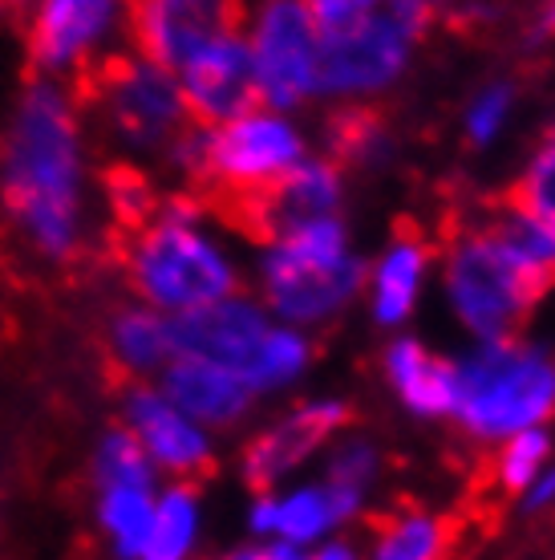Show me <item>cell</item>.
Wrapping results in <instances>:
<instances>
[{
  "mask_svg": "<svg viewBox=\"0 0 555 560\" xmlns=\"http://www.w3.org/2000/svg\"><path fill=\"white\" fill-rule=\"evenodd\" d=\"M0 224L16 256L61 268L66 284L110 277L97 244L82 240V135L70 98L49 82L21 94L0 130Z\"/></svg>",
  "mask_w": 555,
  "mask_h": 560,
  "instance_id": "obj_1",
  "label": "cell"
},
{
  "mask_svg": "<svg viewBox=\"0 0 555 560\" xmlns=\"http://www.w3.org/2000/svg\"><path fill=\"white\" fill-rule=\"evenodd\" d=\"M194 215H199L194 199L170 191L163 220H154L146 232L102 256L106 272L122 277L126 289L142 296L146 305L170 308V313H187V308L236 296V268L194 228Z\"/></svg>",
  "mask_w": 555,
  "mask_h": 560,
  "instance_id": "obj_2",
  "label": "cell"
},
{
  "mask_svg": "<svg viewBox=\"0 0 555 560\" xmlns=\"http://www.w3.org/2000/svg\"><path fill=\"white\" fill-rule=\"evenodd\" d=\"M66 98L82 118L94 122L97 139H110L118 147H170L191 127L175 73L134 54L78 57Z\"/></svg>",
  "mask_w": 555,
  "mask_h": 560,
  "instance_id": "obj_3",
  "label": "cell"
},
{
  "mask_svg": "<svg viewBox=\"0 0 555 560\" xmlns=\"http://www.w3.org/2000/svg\"><path fill=\"white\" fill-rule=\"evenodd\" d=\"M555 410V362L540 346L479 341L454 362V419L479 443H503Z\"/></svg>",
  "mask_w": 555,
  "mask_h": 560,
  "instance_id": "obj_4",
  "label": "cell"
},
{
  "mask_svg": "<svg viewBox=\"0 0 555 560\" xmlns=\"http://www.w3.org/2000/svg\"><path fill=\"white\" fill-rule=\"evenodd\" d=\"M268 308L296 325L329 322L365 284V265L349 253L336 215L312 220L272 244L260 268Z\"/></svg>",
  "mask_w": 555,
  "mask_h": 560,
  "instance_id": "obj_5",
  "label": "cell"
},
{
  "mask_svg": "<svg viewBox=\"0 0 555 560\" xmlns=\"http://www.w3.org/2000/svg\"><path fill=\"white\" fill-rule=\"evenodd\" d=\"M434 0H386L362 21L320 33L317 94L369 98L398 82L417 37L430 28Z\"/></svg>",
  "mask_w": 555,
  "mask_h": 560,
  "instance_id": "obj_6",
  "label": "cell"
},
{
  "mask_svg": "<svg viewBox=\"0 0 555 560\" xmlns=\"http://www.w3.org/2000/svg\"><path fill=\"white\" fill-rule=\"evenodd\" d=\"M446 301L479 341H507L519 334L543 296L535 280L515 265L499 240L474 224H454L446 240Z\"/></svg>",
  "mask_w": 555,
  "mask_h": 560,
  "instance_id": "obj_7",
  "label": "cell"
},
{
  "mask_svg": "<svg viewBox=\"0 0 555 560\" xmlns=\"http://www.w3.org/2000/svg\"><path fill=\"white\" fill-rule=\"evenodd\" d=\"M248 0H122L126 42L142 61L179 73L208 45L239 37Z\"/></svg>",
  "mask_w": 555,
  "mask_h": 560,
  "instance_id": "obj_8",
  "label": "cell"
},
{
  "mask_svg": "<svg viewBox=\"0 0 555 560\" xmlns=\"http://www.w3.org/2000/svg\"><path fill=\"white\" fill-rule=\"evenodd\" d=\"M305 159V139L288 118L272 110L239 114L223 127H211L203 139V171L182 191L203 187H256L284 175Z\"/></svg>",
  "mask_w": 555,
  "mask_h": 560,
  "instance_id": "obj_9",
  "label": "cell"
},
{
  "mask_svg": "<svg viewBox=\"0 0 555 560\" xmlns=\"http://www.w3.org/2000/svg\"><path fill=\"white\" fill-rule=\"evenodd\" d=\"M248 45L264 106L292 110L317 94L320 28L312 25L305 0H260Z\"/></svg>",
  "mask_w": 555,
  "mask_h": 560,
  "instance_id": "obj_10",
  "label": "cell"
},
{
  "mask_svg": "<svg viewBox=\"0 0 555 560\" xmlns=\"http://www.w3.org/2000/svg\"><path fill=\"white\" fill-rule=\"evenodd\" d=\"M268 313L248 296H227L215 305L187 308L167 322L170 358H203L232 374H248L268 337Z\"/></svg>",
  "mask_w": 555,
  "mask_h": 560,
  "instance_id": "obj_11",
  "label": "cell"
},
{
  "mask_svg": "<svg viewBox=\"0 0 555 560\" xmlns=\"http://www.w3.org/2000/svg\"><path fill=\"white\" fill-rule=\"evenodd\" d=\"M179 73L182 110H187L194 127H223V122H232L239 114H251L264 106L260 82H256L251 45L244 37H227V42L208 45Z\"/></svg>",
  "mask_w": 555,
  "mask_h": 560,
  "instance_id": "obj_12",
  "label": "cell"
},
{
  "mask_svg": "<svg viewBox=\"0 0 555 560\" xmlns=\"http://www.w3.org/2000/svg\"><path fill=\"white\" fill-rule=\"evenodd\" d=\"M122 402L126 427L139 434V443L154 463H163V471H170L187 488H199L203 479L215 476V455H211L203 431L191 427L187 415H179L154 386H146V382L130 386L122 394Z\"/></svg>",
  "mask_w": 555,
  "mask_h": 560,
  "instance_id": "obj_13",
  "label": "cell"
},
{
  "mask_svg": "<svg viewBox=\"0 0 555 560\" xmlns=\"http://www.w3.org/2000/svg\"><path fill=\"white\" fill-rule=\"evenodd\" d=\"M345 422H349L345 402H305V407H296L280 422H272L244 451V479H248V488L268 495V488L280 476H288L292 467H300Z\"/></svg>",
  "mask_w": 555,
  "mask_h": 560,
  "instance_id": "obj_14",
  "label": "cell"
},
{
  "mask_svg": "<svg viewBox=\"0 0 555 560\" xmlns=\"http://www.w3.org/2000/svg\"><path fill=\"white\" fill-rule=\"evenodd\" d=\"M118 0H42L25 28L28 73H45L54 66L78 61L110 25Z\"/></svg>",
  "mask_w": 555,
  "mask_h": 560,
  "instance_id": "obj_15",
  "label": "cell"
},
{
  "mask_svg": "<svg viewBox=\"0 0 555 560\" xmlns=\"http://www.w3.org/2000/svg\"><path fill=\"white\" fill-rule=\"evenodd\" d=\"M251 386L239 374L203 358H170L163 370V398L194 422L227 427L251 407Z\"/></svg>",
  "mask_w": 555,
  "mask_h": 560,
  "instance_id": "obj_16",
  "label": "cell"
},
{
  "mask_svg": "<svg viewBox=\"0 0 555 560\" xmlns=\"http://www.w3.org/2000/svg\"><path fill=\"white\" fill-rule=\"evenodd\" d=\"M386 374L402 402L422 419H442L454 410V362L430 353L422 341L402 337L386 353Z\"/></svg>",
  "mask_w": 555,
  "mask_h": 560,
  "instance_id": "obj_17",
  "label": "cell"
},
{
  "mask_svg": "<svg viewBox=\"0 0 555 560\" xmlns=\"http://www.w3.org/2000/svg\"><path fill=\"white\" fill-rule=\"evenodd\" d=\"M474 224L499 240L503 248L511 253L515 265L523 268L543 293L552 289L555 284V228L552 224H543L540 215L523 211L507 196L495 199V203H483L479 215H474Z\"/></svg>",
  "mask_w": 555,
  "mask_h": 560,
  "instance_id": "obj_18",
  "label": "cell"
},
{
  "mask_svg": "<svg viewBox=\"0 0 555 560\" xmlns=\"http://www.w3.org/2000/svg\"><path fill=\"white\" fill-rule=\"evenodd\" d=\"M430 265V244L414 228H402L386 256L377 260L369 289H374V317L381 325H402L422 293V277Z\"/></svg>",
  "mask_w": 555,
  "mask_h": 560,
  "instance_id": "obj_19",
  "label": "cell"
},
{
  "mask_svg": "<svg viewBox=\"0 0 555 560\" xmlns=\"http://www.w3.org/2000/svg\"><path fill=\"white\" fill-rule=\"evenodd\" d=\"M102 528L114 536L118 560H139L154 524V504L146 488H102Z\"/></svg>",
  "mask_w": 555,
  "mask_h": 560,
  "instance_id": "obj_20",
  "label": "cell"
},
{
  "mask_svg": "<svg viewBox=\"0 0 555 560\" xmlns=\"http://www.w3.org/2000/svg\"><path fill=\"white\" fill-rule=\"evenodd\" d=\"M94 479L102 488H146L154 483V467L146 447L139 443V434L130 431L126 422L114 419L97 443L94 455Z\"/></svg>",
  "mask_w": 555,
  "mask_h": 560,
  "instance_id": "obj_21",
  "label": "cell"
},
{
  "mask_svg": "<svg viewBox=\"0 0 555 560\" xmlns=\"http://www.w3.org/2000/svg\"><path fill=\"white\" fill-rule=\"evenodd\" d=\"M194 524H199V508H194V488L175 483L163 495V504L154 508V524L146 536L139 560H182L194 540Z\"/></svg>",
  "mask_w": 555,
  "mask_h": 560,
  "instance_id": "obj_22",
  "label": "cell"
},
{
  "mask_svg": "<svg viewBox=\"0 0 555 560\" xmlns=\"http://www.w3.org/2000/svg\"><path fill=\"white\" fill-rule=\"evenodd\" d=\"M446 524L426 512H402L381 524L374 560H442L446 552Z\"/></svg>",
  "mask_w": 555,
  "mask_h": 560,
  "instance_id": "obj_23",
  "label": "cell"
},
{
  "mask_svg": "<svg viewBox=\"0 0 555 560\" xmlns=\"http://www.w3.org/2000/svg\"><path fill=\"white\" fill-rule=\"evenodd\" d=\"M329 151L333 159L357 163V167H377L389 159V130L386 122L369 110H341L329 118Z\"/></svg>",
  "mask_w": 555,
  "mask_h": 560,
  "instance_id": "obj_24",
  "label": "cell"
},
{
  "mask_svg": "<svg viewBox=\"0 0 555 560\" xmlns=\"http://www.w3.org/2000/svg\"><path fill=\"white\" fill-rule=\"evenodd\" d=\"M308 358H312V346L296 329H268L264 346L256 353L251 370L244 374L251 390H276V386H288L292 378L305 374Z\"/></svg>",
  "mask_w": 555,
  "mask_h": 560,
  "instance_id": "obj_25",
  "label": "cell"
},
{
  "mask_svg": "<svg viewBox=\"0 0 555 560\" xmlns=\"http://www.w3.org/2000/svg\"><path fill=\"white\" fill-rule=\"evenodd\" d=\"M333 524H341V512H336L329 488H300L292 491L288 500H276V528L288 545H308L324 536Z\"/></svg>",
  "mask_w": 555,
  "mask_h": 560,
  "instance_id": "obj_26",
  "label": "cell"
},
{
  "mask_svg": "<svg viewBox=\"0 0 555 560\" xmlns=\"http://www.w3.org/2000/svg\"><path fill=\"white\" fill-rule=\"evenodd\" d=\"M377 476V451L369 443H345V447L336 451L333 463H329V495H333L336 512L341 520H349L357 508H362V495L369 488V479Z\"/></svg>",
  "mask_w": 555,
  "mask_h": 560,
  "instance_id": "obj_27",
  "label": "cell"
},
{
  "mask_svg": "<svg viewBox=\"0 0 555 560\" xmlns=\"http://www.w3.org/2000/svg\"><path fill=\"white\" fill-rule=\"evenodd\" d=\"M507 199H515L523 211L540 215L543 224L555 228V130L540 142V151L531 154L528 171L507 191Z\"/></svg>",
  "mask_w": 555,
  "mask_h": 560,
  "instance_id": "obj_28",
  "label": "cell"
},
{
  "mask_svg": "<svg viewBox=\"0 0 555 560\" xmlns=\"http://www.w3.org/2000/svg\"><path fill=\"white\" fill-rule=\"evenodd\" d=\"M547 447H552V439H547L540 427L503 439L499 463H495V479H499V488L503 491L531 488V479H540V467H543V459H547Z\"/></svg>",
  "mask_w": 555,
  "mask_h": 560,
  "instance_id": "obj_29",
  "label": "cell"
},
{
  "mask_svg": "<svg viewBox=\"0 0 555 560\" xmlns=\"http://www.w3.org/2000/svg\"><path fill=\"white\" fill-rule=\"evenodd\" d=\"M511 106H515V90H511V85H507V82L486 85L483 94L471 102V110H467V135H471V142L486 147V142L495 139V135L503 130V122H507Z\"/></svg>",
  "mask_w": 555,
  "mask_h": 560,
  "instance_id": "obj_30",
  "label": "cell"
},
{
  "mask_svg": "<svg viewBox=\"0 0 555 560\" xmlns=\"http://www.w3.org/2000/svg\"><path fill=\"white\" fill-rule=\"evenodd\" d=\"M377 4L386 0H305L308 16L320 33H333V28H345L353 21H362L365 13H374Z\"/></svg>",
  "mask_w": 555,
  "mask_h": 560,
  "instance_id": "obj_31",
  "label": "cell"
},
{
  "mask_svg": "<svg viewBox=\"0 0 555 560\" xmlns=\"http://www.w3.org/2000/svg\"><path fill=\"white\" fill-rule=\"evenodd\" d=\"M42 0H0V28H13V33H25L33 13H37Z\"/></svg>",
  "mask_w": 555,
  "mask_h": 560,
  "instance_id": "obj_32",
  "label": "cell"
},
{
  "mask_svg": "<svg viewBox=\"0 0 555 560\" xmlns=\"http://www.w3.org/2000/svg\"><path fill=\"white\" fill-rule=\"evenodd\" d=\"M220 560H305V557H300L296 545L280 540V545H268V548H236V552H227Z\"/></svg>",
  "mask_w": 555,
  "mask_h": 560,
  "instance_id": "obj_33",
  "label": "cell"
},
{
  "mask_svg": "<svg viewBox=\"0 0 555 560\" xmlns=\"http://www.w3.org/2000/svg\"><path fill=\"white\" fill-rule=\"evenodd\" d=\"M251 528L256 533H272L276 528V500H268V495L256 500V508H251Z\"/></svg>",
  "mask_w": 555,
  "mask_h": 560,
  "instance_id": "obj_34",
  "label": "cell"
},
{
  "mask_svg": "<svg viewBox=\"0 0 555 560\" xmlns=\"http://www.w3.org/2000/svg\"><path fill=\"white\" fill-rule=\"evenodd\" d=\"M555 500V471H547L543 479H531V491H528V508H543Z\"/></svg>",
  "mask_w": 555,
  "mask_h": 560,
  "instance_id": "obj_35",
  "label": "cell"
},
{
  "mask_svg": "<svg viewBox=\"0 0 555 560\" xmlns=\"http://www.w3.org/2000/svg\"><path fill=\"white\" fill-rule=\"evenodd\" d=\"M305 560H357V552L349 545H329V548H320L317 557H305Z\"/></svg>",
  "mask_w": 555,
  "mask_h": 560,
  "instance_id": "obj_36",
  "label": "cell"
},
{
  "mask_svg": "<svg viewBox=\"0 0 555 560\" xmlns=\"http://www.w3.org/2000/svg\"><path fill=\"white\" fill-rule=\"evenodd\" d=\"M547 25H552V28H555V4H552V13H547Z\"/></svg>",
  "mask_w": 555,
  "mask_h": 560,
  "instance_id": "obj_37",
  "label": "cell"
}]
</instances>
